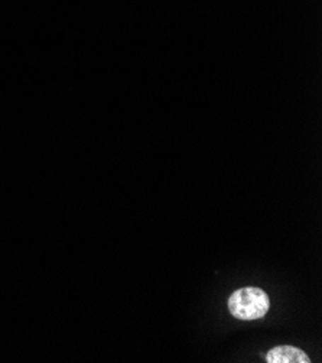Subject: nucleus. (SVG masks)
<instances>
[{
    "instance_id": "nucleus-1",
    "label": "nucleus",
    "mask_w": 322,
    "mask_h": 363,
    "mask_svg": "<svg viewBox=\"0 0 322 363\" xmlns=\"http://www.w3.org/2000/svg\"><path fill=\"white\" fill-rule=\"evenodd\" d=\"M230 314L243 321H252L263 318L269 308V296L258 286H244L234 291L229 298Z\"/></svg>"
},
{
    "instance_id": "nucleus-2",
    "label": "nucleus",
    "mask_w": 322,
    "mask_h": 363,
    "mask_svg": "<svg viewBox=\"0 0 322 363\" xmlns=\"http://www.w3.org/2000/svg\"><path fill=\"white\" fill-rule=\"evenodd\" d=\"M268 363H311L309 356L298 347L294 346H277L268 352Z\"/></svg>"
}]
</instances>
